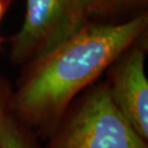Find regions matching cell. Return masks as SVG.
<instances>
[{
  "label": "cell",
  "instance_id": "obj_1",
  "mask_svg": "<svg viewBox=\"0 0 148 148\" xmlns=\"http://www.w3.org/2000/svg\"><path fill=\"white\" fill-rule=\"evenodd\" d=\"M146 14L119 24H88L26 64L12 90L10 112L38 138H47L64 111L147 28Z\"/></svg>",
  "mask_w": 148,
  "mask_h": 148
},
{
  "label": "cell",
  "instance_id": "obj_2",
  "mask_svg": "<svg viewBox=\"0 0 148 148\" xmlns=\"http://www.w3.org/2000/svg\"><path fill=\"white\" fill-rule=\"evenodd\" d=\"M46 138L45 148H148L114 105L106 82L79 94Z\"/></svg>",
  "mask_w": 148,
  "mask_h": 148
},
{
  "label": "cell",
  "instance_id": "obj_3",
  "mask_svg": "<svg viewBox=\"0 0 148 148\" xmlns=\"http://www.w3.org/2000/svg\"><path fill=\"white\" fill-rule=\"evenodd\" d=\"M86 0H26L20 30L11 38L10 58L19 66L42 57L87 24Z\"/></svg>",
  "mask_w": 148,
  "mask_h": 148
},
{
  "label": "cell",
  "instance_id": "obj_4",
  "mask_svg": "<svg viewBox=\"0 0 148 148\" xmlns=\"http://www.w3.org/2000/svg\"><path fill=\"white\" fill-rule=\"evenodd\" d=\"M144 47L136 43L109 67L107 83L114 105L137 134L148 141V81Z\"/></svg>",
  "mask_w": 148,
  "mask_h": 148
},
{
  "label": "cell",
  "instance_id": "obj_5",
  "mask_svg": "<svg viewBox=\"0 0 148 148\" xmlns=\"http://www.w3.org/2000/svg\"><path fill=\"white\" fill-rule=\"evenodd\" d=\"M38 138L11 112L0 118V148H40Z\"/></svg>",
  "mask_w": 148,
  "mask_h": 148
},
{
  "label": "cell",
  "instance_id": "obj_6",
  "mask_svg": "<svg viewBox=\"0 0 148 148\" xmlns=\"http://www.w3.org/2000/svg\"><path fill=\"white\" fill-rule=\"evenodd\" d=\"M145 0H86L88 16H108L131 8Z\"/></svg>",
  "mask_w": 148,
  "mask_h": 148
},
{
  "label": "cell",
  "instance_id": "obj_7",
  "mask_svg": "<svg viewBox=\"0 0 148 148\" xmlns=\"http://www.w3.org/2000/svg\"><path fill=\"white\" fill-rule=\"evenodd\" d=\"M12 90L9 82L2 75H0V118L10 112V103Z\"/></svg>",
  "mask_w": 148,
  "mask_h": 148
},
{
  "label": "cell",
  "instance_id": "obj_8",
  "mask_svg": "<svg viewBox=\"0 0 148 148\" xmlns=\"http://www.w3.org/2000/svg\"><path fill=\"white\" fill-rule=\"evenodd\" d=\"M6 7H7V0H0V19L4 14Z\"/></svg>",
  "mask_w": 148,
  "mask_h": 148
}]
</instances>
